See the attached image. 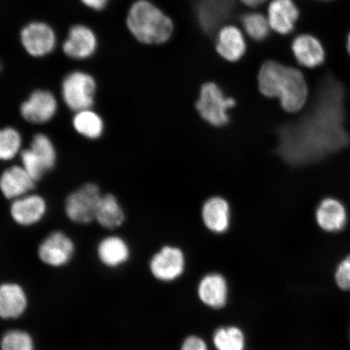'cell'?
<instances>
[{
    "label": "cell",
    "instance_id": "obj_30",
    "mask_svg": "<svg viewBox=\"0 0 350 350\" xmlns=\"http://www.w3.org/2000/svg\"><path fill=\"white\" fill-rule=\"evenodd\" d=\"M21 166L26 172L32 177L35 182L41 180L43 175L46 173L40 160L34 154V152L30 148H26L20 153Z\"/></svg>",
    "mask_w": 350,
    "mask_h": 350
},
{
    "label": "cell",
    "instance_id": "obj_37",
    "mask_svg": "<svg viewBox=\"0 0 350 350\" xmlns=\"http://www.w3.org/2000/svg\"><path fill=\"white\" fill-rule=\"evenodd\" d=\"M2 69H3V64H2L1 59H0V72H2Z\"/></svg>",
    "mask_w": 350,
    "mask_h": 350
},
{
    "label": "cell",
    "instance_id": "obj_36",
    "mask_svg": "<svg viewBox=\"0 0 350 350\" xmlns=\"http://www.w3.org/2000/svg\"><path fill=\"white\" fill-rule=\"evenodd\" d=\"M316 1H318V2H328V1H332V0H316Z\"/></svg>",
    "mask_w": 350,
    "mask_h": 350
},
{
    "label": "cell",
    "instance_id": "obj_4",
    "mask_svg": "<svg viewBox=\"0 0 350 350\" xmlns=\"http://www.w3.org/2000/svg\"><path fill=\"white\" fill-rule=\"evenodd\" d=\"M97 90L95 78L81 70L68 73L61 83L64 103L75 113L93 107Z\"/></svg>",
    "mask_w": 350,
    "mask_h": 350
},
{
    "label": "cell",
    "instance_id": "obj_15",
    "mask_svg": "<svg viewBox=\"0 0 350 350\" xmlns=\"http://www.w3.org/2000/svg\"><path fill=\"white\" fill-rule=\"evenodd\" d=\"M36 183L21 165H12L0 175V191L6 199L14 200L29 194Z\"/></svg>",
    "mask_w": 350,
    "mask_h": 350
},
{
    "label": "cell",
    "instance_id": "obj_17",
    "mask_svg": "<svg viewBox=\"0 0 350 350\" xmlns=\"http://www.w3.org/2000/svg\"><path fill=\"white\" fill-rule=\"evenodd\" d=\"M217 51L230 62L242 58L246 51V42L239 29L233 25L222 28L217 36Z\"/></svg>",
    "mask_w": 350,
    "mask_h": 350
},
{
    "label": "cell",
    "instance_id": "obj_10",
    "mask_svg": "<svg viewBox=\"0 0 350 350\" xmlns=\"http://www.w3.org/2000/svg\"><path fill=\"white\" fill-rule=\"evenodd\" d=\"M293 55L297 63L306 69H317L322 67L327 59L325 45L316 35L301 33L293 40Z\"/></svg>",
    "mask_w": 350,
    "mask_h": 350
},
{
    "label": "cell",
    "instance_id": "obj_35",
    "mask_svg": "<svg viewBox=\"0 0 350 350\" xmlns=\"http://www.w3.org/2000/svg\"><path fill=\"white\" fill-rule=\"evenodd\" d=\"M345 49L350 58V30L347 33V39H345Z\"/></svg>",
    "mask_w": 350,
    "mask_h": 350
},
{
    "label": "cell",
    "instance_id": "obj_2",
    "mask_svg": "<svg viewBox=\"0 0 350 350\" xmlns=\"http://www.w3.org/2000/svg\"><path fill=\"white\" fill-rule=\"evenodd\" d=\"M259 89L267 98H277L284 111H301L308 102L309 89L304 74L296 68L267 61L259 73Z\"/></svg>",
    "mask_w": 350,
    "mask_h": 350
},
{
    "label": "cell",
    "instance_id": "obj_19",
    "mask_svg": "<svg viewBox=\"0 0 350 350\" xmlns=\"http://www.w3.org/2000/svg\"><path fill=\"white\" fill-rule=\"evenodd\" d=\"M202 217L207 228L215 233H223L230 225V206L221 197L206 201L202 209Z\"/></svg>",
    "mask_w": 350,
    "mask_h": 350
},
{
    "label": "cell",
    "instance_id": "obj_20",
    "mask_svg": "<svg viewBox=\"0 0 350 350\" xmlns=\"http://www.w3.org/2000/svg\"><path fill=\"white\" fill-rule=\"evenodd\" d=\"M124 219V210L116 197L112 194L102 195L96 210L95 221L103 228L113 230L122 226Z\"/></svg>",
    "mask_w": 350,
    "mask_h": 350
},
{
    "label": "cell",
    "instance_id": "obj_27",
    "mask_svg": "<svg viewBox=\"0 0 350 350\" xmlns=\"http://www.w3.org/2000/svg\"><path fill=\"white\" fill-rule=\"evenodd\" d=\"M213 342L217 350H243L245 339L238 327H223L214 334Z\"/></svg>",
    "mask_w": 350,
    "mask_h": 350
},
{
    "label": "cell",
    "instance_id": "obj_24",
    "mask_svg": "<svg viewBox=\"0 0 350 350\" xmlns=\"http://www.w3.org/2000/svg\"><path fill=\"white\" fill-rule=\"evenodd\" d=\"M229 0H202L199 10L200 21L208 31H213L229 12Z\"/></svg>",
    "mask_w": 350,
    "mask_h": 350
},
{
    "label": "cell",
    "instance_id": "obj_9",
    "mask_svg": "<svg viewBox=\"0 0 350 350\" xmlns=\"http://www.w3.org/2000/svg\"><path fill=\"white\" fill-rule=\"evenodd\" d=\"M58 100L53 93L46 90H36L22 103V118L30 124H44L50 122L58 111Z\"/></svg>",
    "mask_w": 350,
    "mask_h": 350
},
{
    "label": "cell",
    "instance_id": "obj_29",
    "mask_svg": "<svg viewBox=\"0 0 350 350\" xmlns=\"http://www.w3.org/2000/svg\"><path fill=\"white\" fill-rule=\"evenodd\" d=\"M0 347L1 350H34L31 336L21 330L8 332L3 336Z\"/></svg>",
    "mask_w": 350,
    "mask_h": 350
},
{
    "label": "cell",
    "instance_id": "obj_28",
    "mask_svg": "<svg viewBox=\"0 0 350 350\" xmlns=\"http://www.w3.org/2000/svg\"><path fill=\"white\" fill-rule=\"evenodd\" d=\"M242 21L245 31L255 40L260 41L268 36L270 29L269 21L261 13H249L243 17Z\"/></svg>",
    "mask_w": 350,
    "mask_h": 350
},
{
    "label": "cell",
    "instance_id": "obj_16",
    "mask_svg": "<svg viewBox=\"0 0 350 350\" xmlns=\"http://www.w3.org/2000/svg\"><path fill=\"white\" fill-rule=\"evenodd\" d=\"M26 308L27 297L19 284L5 283L0 286V318H18Z\"/></svg>",
    "mask_w": 350,
    "mask_h": 350
},
{
    "label": "cell",
    "instance_id": "obj_18",
    "mask_svg": "<svg viewBox=\"0 0 350 350\" xmlns=\"http://www.w3.org/2000/svg\"><path fill=\"white\" fill-rule=\"evenodd\" d=\"M201 301L213 308H221L226 304L228 288L224 278L220 274H210L202 279L198 288Z\"/></svg>",
    "mask_w": 350,
    "mask_h": 350
},
{
    "label": "cell",
    "instance_id": "obj_34",
    "mask_svg": "<svg viewBox=\"0 0 350 350\" xmlns=\"http://www.w3.org/2000/svg\"><path fill=\"white\" fill-rule=\"evenodd\" d=\"M246 5L250 7H256L260 5L261 3H265L266 0H241Z\"/></svg>",
    "mask_w": 350,
    "mask_h": 350
},
{
    "label": "cell",
    "instance_id": "obj_32",
    "mask_svg": "<svg viewBox=\"0 0 350 350\" xmlns=\"http://www.w3.org/2000/svg\"><path fill=\"white\" fill-rule=\"evenodd\" d=\"M181 350H208V349L202 339L192 336L185 340Z\"/></svg>",
    "mask_w": 350,
    "mask_h": 350
},
{
    "label": "cell",
    "instance_id": "obj_8",
    "mask_svg": "<svg viewBox=\"0 0 350 350\" xmlns=\"http://www.w3.org/2000/svg\"><path fill=\"white\" fill-rule=\"evenodd\" d=\"M98 38L94 30L84 24L73 25L68 29L62 44V51L68 58L85 60L97 52Z\"/></svg>",
    "mask_w": 350,
    "mask_h": 350
},
{
    "label": "cell",
    "instance_id": "obj_6",
    "mask_svg": "<svg viewBox=\"0 0 350 350\" xmlns=\"http://www.w3.org/2000/svg\"><path fill=\"white\" fill-rule=\"evenodd\" d=\"M22 47L33 58H43L53 53L58 43L55 30L45 21L29 22L21 29Z\"/></svg>",
    "mask_w": 350,
    "mask_h": 350
},
{
    "label": "cell",
    "instance_id": "obj_33",
    "mask_svg": "<svg viewBox=\"0 0 350 350\" xmlns=\"http://www.w3.org/2000/svg\"><path fill=\"white\" fill-rule=\"evenodd\" d=\"M109 1L111 0H80L83 5L95 12L104 10L108 6Z\"/></svg>",
    "mask_w": 350,
    "mask_h": 350
},
{
    "label": "cell",
    "instance_id": "obj_12",
    "mask_svg": "<svg viewBox=\"0 0 350 350\" xmlns=\"http://www.w3.org/2000/svg\"><path fill=\"white\" fill-rule=\"evenodd\" d=\"M46 210L47 204L42 196L29 193L12 200L10 215L16 224L31 226L42 221Z\"/></svg>",
    "mask_w": 350,
    "mask_h": 350
},
{
    "label": "cell",
    "instance_id": "obj_23",
    "mask_svg": "<svg viewBox=\"0 0 350 350\" xmlns=\"http://www.w3.org/2000/svg\"><path fill=\"white\" fill-rule=\"evenodd\" d=\"M72 126L79 135L89 139L102 137L105 129L103 118L92 109L77 112L73 117Z\"/></svg>",
    "mask_w": 350,
    "mask_h": 350
},
{
    "label": "cell",
    "instance_id": "obj_1",
    "mask_svg": "<svg viewBox=\"0 0 350 350\" xmlns=\"http://www.w3.org/2000/svg\"><path fill=\"white\" fill-rule=\"evenodd\" d=\"M308 116L281 131L279 151L291 163H308L347 146L349 137L342 126L340 97L322 96Z\"/></svg>",
    "mask_w": 350,
    "mask_h": 350
},
{
    "label": "cell",
    "instance_id": "obj_13",
    "mask_svg": "<svg viewBox=\"0 0 350 350\" xmlns=\"http://www.w3.org/2000/svg\"><path fill=\"white\" fill-rule=\"evenodd\" d=\"M185 269V256L180 249L165 247L157 253L150 262L153 275L161 281L170 282L176 279Z\"/></svg>",
    "mask_w": 350,
    "mask_h": 350
},
{
    "label": "cell",
    "instance_id": "obj_11",
    "mask_svg": "<svg viewBox=\"0 0 350 350\" xmlns=\"http://www.w3.org/2000/svg\"><path fill=\"white\" fill-rule=\"evenodd\" d=\"M75 246L63 232L55 231L43 240L38 247V256L47 265L61 267L71 260Z\"/></svg>",
    "mask_w": 350,
    "mask_h": 350
},
{
    "label": "cell",
    "instance_id": "obj_31",
    "mask_svg": "<svg viewBox=\"0 0 350 350\" xmlns=\"http://www.w3.org/2000/svg\"><path fill=\"white\" fill-rule=\"evenodd\" d=\"M335 281L342 291H350V255L340 262L335 273Z\"/></svg>",
    "mask_w": 350,
    "mask_h": 350
},
{
    "label": "cell",
    "instance_id": "obj_7",
    "mask_svg": "<svg viewBox=\"0 0 350 350\" xmlns=\"http://www.w3.org/2000/svg\"><path fill=\"white\" fill-rule=\"evenodd\" d=\"M100 196L102 194L97 185L86 183L72 192L66 199V215L77 224H89L95 220L96 210Z\"/></svg>",
    "mask_w": 350,
    "mask_h": 350
},
{
    "label": "cell",
    "instance_id": "obj_25",
    "mask_svg": "<svg viewBox=\"0 0 350 350\" xmlns=\"http://www.w3.org/2000/svg\"><path fill=\"white\" fill-rule=\"evenodd\" d=\"M29 148L40 160L46 172L55 167L57 152L53 142L48 135L43 133L35 135Z\"/></svg>",
    "mask_w": 350,
    "mask_h": 350
},
{
    "label": "cell",
    "instance_id": "obj_5",
    "mask_svg": "<svg viewBox=\"0 0 350 350\" xmlns=\"http://www.w3.org/2000/svg\"><path fill=\"white\" fill-rule=\"evenodd\" d=\"M236 105L235 100L225 97L220 88L214 83H207L201 88L200 98L196 103L201 117L214 126L228 124V109Z\"/></svg>",
    "mask_w": 350,
    "mask_h": 350
},
{
    "label": "cell",
    "instance_id": "obj_26",
    "mask_svg": "<svg viewBox=\"0 0 350 350\" xmlns=\"http://www.w3.org/2000/svg\"><path fill=\"white\" fill-rule=\"evenodd\" d=\"M22 147L21 135L12 126L0 129V161H8L20 154Z\"/></svg>",
    "mask_w": 350,
    "mask_h": 350
},
{
    "label": "cell",
    "instance_id": "obj_3",
    "mask_svg": "<svg viewBox=\"0 0 350 350\" xmlns=\"http://www.w3.org/2000/svg\"><path fill=\"white\" fill-rule=\"evenodd\" d=\"M126 26L134 38L144 44L163 43L174 30L172 20L147 0H138L131 5Z\"/></svg>",
    "mask_w": 350,
    "mask_h": 350
},
{
    "label": "cell",
    "instance_id": "obj_21",
    "mask_svg": "<svg viewBox=\"0 0 350 350\" xmlns=\"http://www.w3.org/2000/svg\"><path fill=\"white\" fill-rule=\"evenodd\" d=\"M98 255L103 265L115 268L129 260L130 251L124 239L117 236H109L100 241Z\"/></svg>",
    "mask_w": 350,
    "mask_h": 350
},
{
    "label": "cell",
    "instance_id": "obj_22",
    "mask_svg": "<svg viewBox=\"0 0 350 350\" xmlns=\"http://www.w3.org/2000/svg\"><path fill=\"white\" fill-rule=\"evenodd\" d=\"M317 221L321 228L327 231H338L347 221V213L339 201L323 200L317 212Z\"/></svg>",
    "mask_w": 350,
    "mask_h": 350
},
{
    "label": "cell",
    "instance_id": "obj_14",
    "mask_svg": "<svg viewBox=\"0 0 350 350\" xmlns=\"http://www.w3.org/2000/svg\"><path fill=\"white\" fill-rule=\"evenodd\" d=\"M300 12L294 0H273L269 4L268 21L270 28L280 34H290L299 19Z\"/></svg>",
    "mask_w": 350,
    "mask_h": 350
}]
</instances>
